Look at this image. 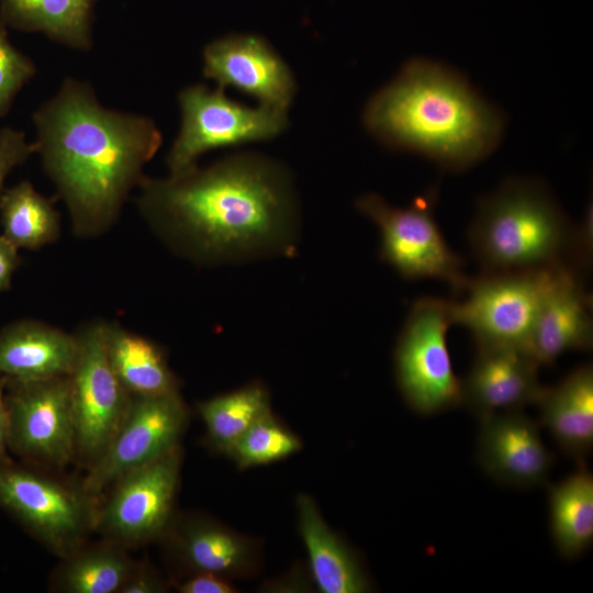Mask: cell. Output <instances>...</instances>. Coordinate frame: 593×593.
I'll use <instances>...</instances> for the list:
<instances>
[{"label": "cell", "mask_w": 593, "mask_h": 593, "mask_svg": "<svg viewBox=\"0 0 593 593\" xmlns=\"http://www.w3.org/2000/svg\"><path fill=\"white\" fill-rule=\"evenodd\" d=\"M591 309L583 277L564 265L555 267L528 342L529 355L547 365L567 351L591 349Z\"/></svg>", "instance_id": "17"}, {"label": "cell", "mask_w": 593, "mask_h": 593, "mask_svg": "<svg viewBox=\"0 0 593 593\" xmlns=\"http://www.w3.org/2000/svg\"><path fill=\"white\" fill-rule=\"evenodd\" d=\"M2 234L18 249H38L59 235V214L29 181H21L0 197Z\"/></svg>", "instance_id": "26"}, {"label": "cell", "mask_w": 593, "mask_h": 593, "mask_svg": "<svg viewBox=\"0 0 593 593\" xmlns=\"http://www.w3.org/2000/svg\"><path fill=\"white\" fill-rule=\"evenodd\" d=\"M451 325V301L424 296L412 304L398 337L396 383L407 405L421 415L460 404V380L454 372L446 338Z\"/></svg>", "instance_id": "7"}, {"label": "cell", "mask_w": 593, "mask_h": 593, "mask_svg": "<svg viewBox=\"0 0 593 593\" xmlns=\"http://www.w3.org/2000/svg\"><path fill=\"white\" fill-rule=\"evenodd\" d=\"M550 533L558 552L572 559L593 541V475L581 468L549 491Z\"/></svg>", "instance_id": "24"}, {"label": "cell", "mask_w": 593, "mask_h": 593, "mask_svg": "<svg viewBox=\"0 0 593 593\" xmlns=\"http://www.w3.org/2000/svg\"><path fill=\"white\" fill-rule=\"evenodd\" d=\"M299 530L306 548L313 581L321 593H365L370 580L358 557L323 519L306 494L296 499Z\"/></svg>", "instance_id": "20"}, {"label": "cell", "mask_w": 593, "mask_h": 593, "mask_svg": "<svg viewBox=\"0 0 593 593\" xmlns=\"http://www.w3.org/2000/svg\"><path fill=\"white\" fill-rule=\"evenodd\" d=\"M34 74V63L12 45L0 20V116L9 111L16 93Z\"/></svg>", "instance_id": "29"}, {"label": "cell", "mask_w": 593, "mask_h": 593, "mask_svg": "<svg viewBox=\"0 0 593 593\" xmlns=\"http://www.w3.org/2000/svg\"><path fill=\"white\" fill-rule=\"evenodd\" d=\"M32 120L35 153L68 209L74 232H104L161 145L154 120L105 108L90 85L74 78Z\"/></svg>", "instance_id": "2"}, {"label": "cell", "mask_w": 593, "mask_h": 593, "mask_svg": "<svg viewBox=\"0 0 593 593\" xmlns=\"http://www.w3.org/2000/svg\"><path fill=\"white\" fill-rule=\"evenodd\" d=\"M574 226L544 183L511 178L479 201L468 238L482 272L569 267Z\"/></svg>", "instance_id": "4"}, {"label": "cell", "mask_w": 593, "mask_h": 593, "mask_svg": "<svg viewBox=\"0 0 593 593\" xmlns=\"http://www.w3.org/2000/svg\"><path fill=\"white\" fill-rule=\"evenodd\" d=\"M97 0H0V20L24 32H38L72 49L92 46Z\"/></svg>", "instance_id": "23"}, {"label": "cell", "mask_w": 593, "mask_h": 593, "mask_svg": "<svg viewBox=\"0 0 593 593\" xmlns=\"http://www.w3.org/2000/svg\"><path fill=\"white\" fill-rule=\"evenodd\" d=\"M553 268L482 272L470 280L465 301H451L452 324L466 327L478 347L527 351Z\"/></svg>", "instance_id": "8"}, {"label": "cell", "mask_w": 593, "mask_h": 593, "mask_svg": "<svg viewBox=\"0 0 593 593\" xmlns=\"http://www.w3.org/2000/svg\"><path fill=\"white\" fill-rule=\"evenodd\" d=\"M180 593H234L237 592L228 579L211 573H191L190 578L177 584Z\"/></svg>", "instance_id": "32"}, {"label": "cell", "mask_w": 593, "mask_h": 593, "mask_svg": "<svg viewBox=\"0 0 593 593\" xmlns=\"http://www.w3.org/2000/svg\"><path fill=\"white\" fill-rule=\"evenodd\" d=\"M76 336L78 351L69 374L75 456L91 467L122 424L131 395L107 358L103 323L89 324Z\"/></svg>", "instance_id": "11"}, {"label": "cell", "mask_w": 593, "mask_h": 593, "mask_svg": "<svg viewBox=\"0 0 593 593\" xmlns=\"http://www.w3.org/2000/svg\"><path fill=\"white\" fill-rule=\"evenodd\" d=\"M301 440L271 412L257 419L235 443L227 457L242 468L268 465L301 449Z\"/></svg>", "instance_id": "28"}, {"label": "cell", "mask_w": 593, "mask_h": 593, "mask_svg": "<svg viewBox=\"0 0 593 593\" xmlns=\"http://www.w3.org/2000/svg\"><path fill=\"white\" fill-rule=\"evenodd\" d=\"M166 533L177 558L191 573L230 580L253 575L259 567L258 545L212 519L186 517Z\"/></svg>", "instance_id": "18"}, {"label": "cell", "mask_w": 593, "mask_h": 593, "mask_svg": "<svg viewBox=\"0 0 593 593\" xmlns=\"http://www.w3.org/2000/svg\"><path fill=\"white\" fill-rule=\"evenodd\" d=\"M188 419L179 392L131 396L122 424L101 457L89 467L81 490L96 501L125 473L179 446Z\"/></svg>", "instance_id": "13"}, {"label": "cell", "mask_w": 593, "mask_h": 593, "mask_svg": "<svg viewBox=\"0 0 593 593\" xmlns=\"http://www.w3.org/2000/svg\"><path fill=\"white\" fill-rule=\"evenodd\" d=\"M164 591H166V585L156 573L136 567L119 593H159Z\"/></svg>", "instance_id": "33"}, {"label": "cell", "mask_w": 593, "mask_h": 593, "mask_svg": "<svg viewBox=\"0 0 593 593\" xmlns=\"http://www.w3.org/2000/svg\"><path fill=\"white\" fill-rule=\"evenodd\" d=\"M539 366L522 348L478 347L472 367L460 380V404L480 421L537 404L545 389L538 379Z\"/></svg>", "instance_id": "15"}, {"label": "cell", "mask_w": 593, "mask_h": 593, "mask_svg": "<svg viewBox=\"0 0 593 593\" xmlns=\"http://www.w3.org/2000/svg\"><path fill=\"white\" fill-rule=\"evenodd\" d=\"M477 458L490 477L516 488L545 483L552 466V456L537 425L523 411L481 419Z\"/></svg>", "instance_id": "16"}, {"label": "cell", "mask_w": 593, "mask_h": 593, "mask_svg": "<svg viewBox=\"0 0 593 593\" xmlns=\"http://www.w3.org/2000/svg\"><path fill=\"white\" fill-rule=\"evenodd\" d=\"M593 215L590 204L580 224L574 226L569 268L583 277L592 264Z\"/></svg>", "instance_id": "31"}, {"label": "cell", "mask_w": 593, "mask_h": 593, "mask_svg": "<svg viewBox=\"0 0 593 593\" xmlns=\"http://www.w3.org/2000/svg\"><path fill=\"white\" fill-rule=\"evenodd\" d=\"M181 126L167 156L170 175L195 165L208 150L275 137L288 125L287 112L256 109L227 98L223 89L202 85L179 93Z\"/></svg>", "instance_id": "9"}, {"label": "cell", "mask_w": 593, "mask_h": 593, "mask_svg": "<svg viewBox=\"0 0 593 593\" xmlns=\"http://www.w3.org/2000/svg\"><path fill=\"white\" fill-rule=\"evenodd\" d=\"M8 448L35 467H64L75 457L69 376L36 381L4 379Z\"/></svg>", "instance_id": "10"}, {"label": "cell", "mask_w": 593, "mask_h": 593, "mask_svg": "<svg viewBox=\"0 0 593 593\" xmlns=\"http://www.w3.org/2000/svg\"><path fill=\"white\" fill-rule=\"evenodd\" d=\"M198 410L210 446L226 456L257 419L271 412L269 393L260 382L202 401Z\"/></svg>", "instance_id": "27"}, {"label": "cell", "mask_w": 593, "mask_h": 593, "mask_svg": "<svg viewBox=\"0 0 593 593\" xmlns=\"http://www.w3.org/2000/svg\"><path fill=\"white\" fill-rule=\"evenodd\" d=\"M0 507L33 537L64 558L94 528L96 501L38 467L0 457Z\"/></svg>", "instance_id": "5"}, {"label": "cell", "mask_w": 593, "mask_h": 593, "mask_svg": "<svg viewBox=\"0 0 593 593\" xmlns=\"http://www.w3.org/2000/svg\"><path fill=\"white\" fill-rule=\"evenodd\" d=\"M77 351L76 335L38 321H16L0 329V376L20 381L69 376Z\"/></svg>", "instance_id": "19"}, {"label": "cell", "mask_w": 593, "mask_h": 593, "mask_svg": "<svg viewBox=\"0 0 593 593\" xmlns=\"http://www.w3.org/2000/svg\"><path fill=\"white\" fill-rule=\"evenodd\" d=\"M122 548L111 541L92 547L82 545L64 557L54 579L56 590L66 593L119 592L136 568Z\"/></svg>", "instance_id": "25"}, {"label": "cell", "mask_w": 593, "mask_h": 593, "mask_svg": "<svg viewBox=\"0 0 593 593\" xmlns=\"http://www.w3.org/2000/svg\"><path fill=\"white\" fill-rule=\"evenodd\" d=\"M137 206L182 257L206 266L295 255L300 213L284 167L257 154L197 164L167 178L144 177Z\"/></svg>", "instance_id": "1"}, {"label": "cell", "mask_w": 593, "mask_h": 593, "mask_svg": "<svg viewBox=\"0 0 593 593\" xmlns=\"http://www.w3.org/2000/svg\"><path fill=\"white\" fill-rule=\"evenodd\" d=\"M204 76L221 89L234 87L260 104L287 112L295 82L288 65L270 44L255 34H233L208 44L203 52Z\"/></svg>", "instance_id": "14"}, {"label": "cell", "mask_w": 593, "mask_h": 593, "mask_svg": "<svg viewBox=\"0 0 593 593\" xmlns=\"http://www.w3.org/2000/svg\"><path fill=\"white\" fill-rule=\"evenodd\" d=\"M103 342L109 363L131 396L179 392V381L154 342L108 323H103Z\"/></svg>", "instance_id": "22"}, {"label": "cell", "mask_w": 593, "mask_h": 593, "mask_svg": "<svg viewBox=\"0 0 593 593\" xmlns=\"http://www.w3.org/2000/svg\"><path fill=\"white\" fill-rule=\"evenodd\" d=\"M19 262V249L0 235V292L9 289Z\"/></svg>", "instance_id": "34"}, {"label": "cell", "mask_w": 593, "mask_h": 593, "mask_svg": "<svg viewBox=\"0 0 593 593\" xmlns=\"http://www.w3.org/2000/svg\"><path fill=\"white\" fill-rule=\"evenodd\" d=\"M368 131L388 147L463 170L499 145L503 119L466 78L439 63L415 58L376 92L363 111Z\"/></svg>", "instance_id": "3"}, {"label": "cell", "mask_w": 593, "mask_h": 593, "mask_svg": "<svg viewBox=\"0 0 593 593\" xmlns=\"http://www.w3.org/2000/svg\"><path fill=\"white\" fill-rule=\"evenodd\" d=\"M9 455L8 448V411L4 399V383L0 376V457Z\"/></svg>", "instance_id": "35"}, {"label": "cell", "mask_w": 593, "mask_h": 593, "mask_svg": "<svg viewBox=\"0 0 593 593\" xmlns=\"http://www.w3.org/2000/svg\"><path fill=\"white\" fill-rule=\"evenodd\" d=\"M436 190L414 199L407 208L389 204L368 193L356 200L357 210L380 230V258L404 279H438L456 293L465 291L471 278L463 260L449 247L436 222Z\"/></svg>", "instance_id": "6"}, {"label": "cell", "mask_w": 593, "mask_h": 593, "mask_svg": "<svg viewBox=\"0 0 593 593\" xmlns=\"http://www.w3.org/2000/svg\"><path fill=\"white\" fill-rule=\"evenodd\" d=\"M540 419L560 449L583 463L593 447V367L583 365L553 387H545L537 403Z\"/></svg>", "instance_id": "21"}, {"label": "cell", "mask_w": 593, "mask_h": 593, "mask_svg": "<svg viewBox=\"0 0 593 593\" xmlns=\"http://www.w3.org/2000/svg\"><path fill=\"white\" fill-rule=\"evenodd\" d=\"M35 154L34 143L26 139L25 133L12 127L0 130V197L9 174Z\"/></svg>", "instance_id": "30"}, {"label": "cell", "mask_w": 593, "mask_h": 593, "mask_svg": "<svg viewBox=\"0 0 593 593\" xmlns=\"http://www.w3.org/2000/svg\"><path fill=\"white\" fill-rule=\"evenodd\" d=\"M181 460L179 445L119 478L108 500L97 508L94 528L121 547L165 535L171 523Z\"/></svg>", "instance_id": "12"}]
</instances>
